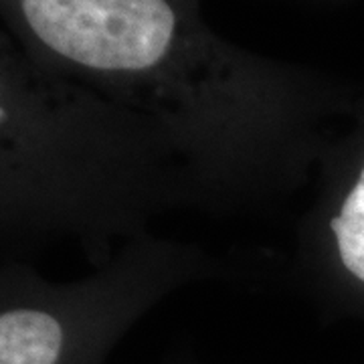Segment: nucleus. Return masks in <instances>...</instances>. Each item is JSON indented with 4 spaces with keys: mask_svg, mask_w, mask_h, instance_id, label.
<instances>
[{
    "mask_svg": "<svg viewBox=\"0 0 364 364\" xmlns=\"http://www.w3.org/2000/svg\"><path fill=\"white\" fill-rule=\"evenodd\" d=\"M241 273L198 243L152 231L122 243L83 279L51 282L2 257L0 364H97L136 320L178 289Z\"/></svg>",
    "mask_w": 364,
    "mask_h": 364,
    "instance_id": "obj_3",
    "label": "nucleus"
},
{
    "mask_svg": "<svg viewBox=\"0 0 364 364\" xmlns=\"http://www.w3.org/2000/svg\"><path fill=\"white\" fill-rule=\"evenodd\" d=\"M200 193L150 119L33 61L0 37L2 257L73 241L93 267Z\"/></svg>",
    "mask_w": 364,
    "mask_h": 364,
    "instance_id": "obj_2",
    "label": "nucleus"
},
{
    "mask_svg": "<svg viewBox=\"0 0 364 364\" xmlns=\"http://www.w3.org/2000/svg\"><path fill=\"white\" fill-rule=\"evenodd\" d=\"M320 160L294 241L291 277L326 316L364 318V107Z\"/></svg>",
    "mask_w": 364,
    "mask_h": 364,
    "instance_id": "obj_4",
    "label": "nucleus"
},
{
    "mask_svg": "<svg viewBox=\"0 0 364 364\" xmlns=\"http://www.w3.org/2000/svg\"><path fill=\"white\" fill-rule=\"evenodd\" d=\"M41 67L150 119L210 215L253 213L312 181L344 90L312 67L223 39L198 0H0Z\"/></svg>",
    "mask_w": 364,
    "mask_h": 364,
    "instance_id": "obj_1",
    "label": "nucleus"
}]
</instances>
